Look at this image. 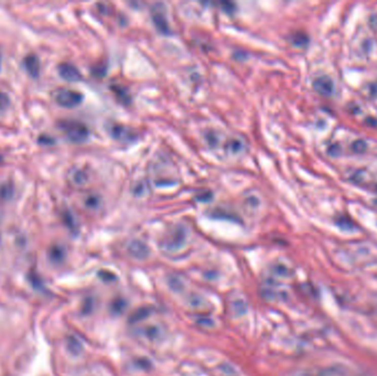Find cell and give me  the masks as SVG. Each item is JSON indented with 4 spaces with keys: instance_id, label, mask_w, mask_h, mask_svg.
<instances>
[{
    "instance_id": "6da1fadb",
    "label": "cell",
    "mask_w": 377,
    "mask_h": 376,
    "mask_svg": "<svg viewBox=\"0 0 377 376\" xmlns=\"http://www.w3.org/2000/svg\"><path fill=\"white\" fill-rule=\"evenodd\" d=\"M61 129L64 131V135L70 141L75 143H81L86 141L90 135V130L84 124L79 122H63L61 124Z\"/></svg>"
},
{
    "instance_id": "7a4b0ae2",
    "label": "cell",
    "mask_w": 377,
    "mask_h": 376,
    "mask_svg": "<svg viewBox=\"0 0 377 376\" xmlns=\"http://www.w3.org/2000/svg\"><path fill=\"white\" fill-rule=\"evenodd\" d=\"M54 99L58 105L65 108H73L83 102V95L78 91L60 89L54 93Z\"/></svg>"
},
{
    "instance_id": "3957f363",
    "label": "cell",
    "mask_w": 377,
    "mask_h": 376,
    "mask_svg": "<svg viewBox=\"0 0 377 376\" xmlns=\"http://www.w3.org/2000/svg\"><path fill=\"white\" fill-rule=\"evenodd\" d=\"M312 86L314 91L324 97L331 96L333 94V91H334V84H333L332 80L329 77L317 78L313 81Z\"/></svg>"
},
{
    "instance_id": "277c9868",
    "label": "cell",
    "mask_w": 377,
    "mask_h": 376,
    "mask_svg": "<svg viewBox=\"0 0 377 376\" xmlns=\"http://www.w3.org/2000/svg\"><path fill=\"white\" fill-rule=\"evenodd\" d=\"M185 236L186 235H185L184 229H182L181 227H179L178 229H175L168 237L167 245H166L167 248L170 249V250L179 249L184 244Z\"/></svg>"
},
{
    "instance_id": "5b68a950",
    "label": "cell",
    "mask_w": 377,
    "mask_h": 376,
    "mask_svg": "<svg viewBox=\"0 0 377 376\" xmlns=\"http://www.w3.org/2000/svg\"><path fill=\"white\" fill-rule=\"evenodd\" d=\"M59 74L68 82H79L82 79V75L78 67L70 63H62L59 65Z\"/></svg>"
},
{
    "instance_id": "8992f818",
    "label": "cell",
    "mask_w": 377,
    "mask_h": 376,
    "mask_svg": "<svg viewBox=\"0 0 377 376\" xmlns=\"http://www.w3.org/2000/svg\"><path fill=\"white\" fill-rule=\"evenodd\" d=\"M153 20L156 24V27L158 30H160L162 33H169V27H168V21L166 19L165 15V7L159 5V8L155 7L153 10Z\"/></svg>"
},
{
    "instance_id": "52a82bcc",
    "label": "cell",
    "mask_w": 377,
    "mask_h": 376,
    "mask_svg": "<svg viewBox=\"0 0 377 376\" xmlns=\"http://www.w3.org/2000/svg\"><path fill=\"white\" fill-rule=\"evenodd\" d=\"M68 181L74 186H83L89 181V174L82 168H73L68 173Z\"/></svg>"
},
{
    "instance_id": "ba28073f",
    "label": "cell",
    "mask_w": 377,
    "mask_h": 376,
    "mask_svg": "<svg viewBox=\"0 0 377 376\" xmlns=\"http://www.w3.org/2000/svg\"><path fill=\"white\" fill-rule=\"evenodd\" d=\"M129 254L137 259H146L149 256V248L146 244L140 241H134L128 246Z\"/></svg>"
},
{
    "instance_id": "9c48e42d",
    "label": "cell",
    "mask_w": 377,
    "mask_h": 376,
    "mask_svg": "<svg viewBox=\"0 0 377 376\" xmlns=\"http://www.w3.org/2000/svg\"><path fill=\"white\" fill-rule=\"evenodd\" d=\"M111 136L117 140L121 141H129L135 138V131L129 129L128 127L121 126V125H114L110 128Z\"/></svg>"
},
{
    "instance_id": "30bf717a",
    "label": "cell",
    "mask_w": 377,
    "mask_h": 376,
    "mask_svg": "<svg viewBox=\"0 0 377 376\" xmlns=\"http://www.w3.org/2000/svg\"><path fill=\"white\" fill-rule=\"evenodd\" d=\"M24 66H26L28 73L33 78H37L40 73V61L36 55L30 54L24 59Z\"/></svg>"
},
{
    "instance_id": "8fae6325",
    "label": "cell",
    "mask_w": 377,
    "mask_h": 376,
    "mask_svg": "<svg viewBox=\"0 0 377 376\" xmlns=\"http://www.w3.org/2000/svg\"><path fill=\"white\" fill-rule=\"evenodd\" d=\"M225 149H226V152L231 155H238L244 150V143L241 139L233 138V139H230L228 142H226Z\"/></svg>"
},
{
    "instance_id": "7c38bea8",
    "label": "cell",
    "mask_w": 377,
    "mask_h": 376,
    "mask_svg": "<svg viewBox=\"0 0 377 376\" xmlns=\"http://www.w3.org/2000/svg\"><path fill=\"white\" fill-rule=\"evenodd\" d=\"M308 42H309V39L304 33H297L292 36V43L296 47H306Z\"/></svg>"
},
{
    "instance_id": "4fadbf2b",
    "label": "cell",
    "mask_w": 377,
    "mask_h": 376,
    "mask_svg": "<svg viewBox=\"0 0 377 376\" xmlns=\"http://www.w3.org/2000/svg\"><path fill=\"white\" fill-rule=\"evenodd\" d=\"M67 348L73 354H79L82 351L81 343L75 339V337H70V339L67 340Z\"/></svg>"
},
{
    "instance_id": "5bb4252c",
    "label": "cell",
    "mask_w": 377,
    "mask_h": 376,
    "mask_svg": "<svg viewBox=\"0 0 377 376\" xmlns=\"http://www.w3.org/2000/svg\"><path fill=\"white\" fill-rule=\"evenodd\" d=\"M366 147H367L366 142L364 141V140H362V139L355 140L353 143H352V146H351L352 150H353V152L355 154H362V153H364L366 150Z\"/></svg>"
},
{
    "instance_id": "9a60e30c",
    "label": "cell",
    "mask_w": 377,
    "mask_h": 376,
    "mask_svg": "<svg viewBox=\"0 0 377 376\" xmlns=\"http://www.w3.org/2000/svg\"><path fill=\"white\" fill-rule=\"evenodd\" d=\"M9 104H10V99H9L8 94L0 91V112H4L6 109H7L9 107Z\"/></svg>"
},
{
    "instance_id": "2e32d148",
    "label": "cell",
    "mask_w": 377,
    "mask_h": 376,
    "mask_svg": "<svg viewBox=\"0 0 377 376\" xmlns=\"http://www.w3.org/2000/svg\"><path fill=\"white\" fill-rule=\"evenodd\" d=\"M328 153L333 156V157H336L340 155L341 153V147L337 145V143H334V145H331L329 148H328Z\"/></svg>"
},
{
    "instance_id": "e0dca14e",
    "label": "cell",
    "mask_w": 377,
    "mask_h": 376,
    "mask_svg": "<svg viewBox=\"0 0 377 376\" xmlns=\"http://www.w3.org/2000/svg\"><path fill=\"white\" fill-rule=\"evenodd\" d=\"M85 204L89 206V208H96L98 205V199L94 196H91L86 199Z\"/></svg>"
}]
</instances>
